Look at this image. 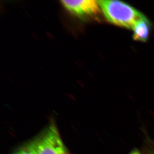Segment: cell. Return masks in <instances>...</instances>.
Listing matches in <instances>:
<instances>
[{"label":"cell","mask_w":154,"mask_h":154,"mask_svg":"<svg viewBox=\"0 0 154 154\" xmlns=\"http://www.w3.org/2000/svg\"><path fill=\"white\" fill-rule=\"evenodd\" d=\"M104 16L111 23L132 29L138 23L147 18L137 9L119 1H98Z\"/></svg>","instance_id":"1"},{"label":"cell","mask_w":154,"mask_h":154,"mask_svg":"<svg viewBox=\"0 0 154 154\" xmlns=\"http://www.w3.org/2000/svg\"><path fill=\"white\" fill-rule=\"evenodd\" d=\"M36 143V154H67L57 128L50 127Z\"/></svg>","instance_id":"2"},{"label":"cell","mask_w":154,"mask_h":154,"mask_svg":"<svg viewBox=\"0 0 154 154\" xmlns=\"http://www.w3.org/2000/svg\"><path fill=\"white\" fill-rule=\"evenodd\" d=\"M61 3L69 12L79 17L95 16L100 11L98 2L93 0L62 1Z\"/></svg>","instance_id":"3"},{"label":"cell","mask_w":154,"mask_h":154,"mask_svg":"<svg viewBox=\"0 0 154 154\" xmlns=\"http://www.w3.org/2000/svg\"><path fill=\"white\" fill-rule=\"evenodd\" d=\"M151 28V25L147 18L141 20L133 29L134 39L143 42L147 41L150 35Z\"/></svg>","instance_id":"4"},{"label":"cell","mask_w":154,"mask_h":154,"mask_svg":"<svg viewBox=\"0 0 154 154\" xmlns=\"http://www.w3.org/2000/svg\"><path fill=\"white\" fill-rule=\"evenodd\" d=\"M15 154H36V143L32 142L27 145Z\"/></svg>","instance_id":"5"},{"label":"cell","mask_w":154,"mask_h":154,"mask_svg":"<svg viewBox=\"0 0 154 154\" xmlns=\"http://www.w3.org/2000/svg\"><path fill=\"white\" fill-rule=\"evenodd\" d=\"M129 154H140V153L137 149H134V150H133Z\"/></svg>","instance_id":"6"}]
</instances>
